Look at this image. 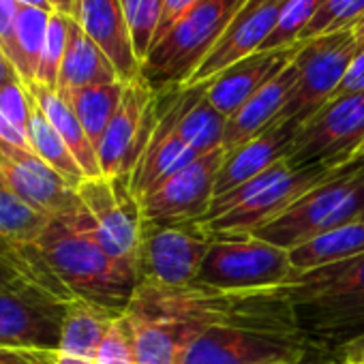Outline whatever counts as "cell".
<instances>
[{
    "label": "cell",
    "instance_id": "obj_1",
    "mask_svg": "<svg viewBox=\"0 0 364 364\" xmlns=\"http://www.w3.org/2000/svg\"><path fill=\"white\" fill-rule=\"evenodd\" d=\"M124 313L163 323L178 338L182 351L210 328H249L298 336L291 306L281 287L266 291H221L200 283L187 287L137 283Z\"/></svg>",
    "mask_w": 364,
    "mask_h": 364
},
{
    "label": "cell",
    "instance_id": "obj_2",
    "mask_svg": "<svg viewBox=\"0 0 364 364\" xmlns=\"http://www.w3.org/2000/svg\"><path fill=\"white\" fill-rule=\"evenodd\" d=\"M285 294L304 347L338 360H364V255L296 272Z\"/></svg>",
    "mask_w": 364,
    "mask_h": 364
},
{
    "label": "cell",
    "instance_id": "obj_3",
    "mask_svg": "<svg viewBox=\"0 0 364 364\" xmlns=\"http://www.w3.org/2000/svg\"><path fill=\"white\" fill-rule=\"evenodd\" d=\"M33 251L73 300H86L118 313H124L139 281L137 272L103 251L84 208L52 217Z\"/></svg>",
    "mask_w": 364,
    "mask_h": 364
},
{
    "label": "cell",
    "instance_id": "obj_4",
    "mask_svg": "<svg viewBox=\"0 0 364 364\" xmlns=\"http://www.w3.org/2000/svg\"><path fill=\"white\" fill-rule=\"evenodd\" d=\"M345 167L296 165L283 159L247 185L215 198L200 223H204L213 238L251 236Z\"/></svg>",
    "mask_w": 364,
    "mask_h": 364
},
{
    "label": "cell",
    "instance_id": "obj_5",
    "mask_svg": "<svg viewBox=\"0 0 364 364\" xmlns=\"http://www.w3.org/2000/svg\"><path fill=\"white\" fill-rule=\"evenodd\" d=\"M245 3L247 0H200L150 48L141 63L146 84L154 92L187 86Z\"/></svg>",
    "mask_w": 364,
    "mask_h": 364
},
{
    "label": "cell",
    "instance_id": "obj_6",
    "mask_svg": "<svg viewBox=\"0 0 364 364\" xmlns=\"http://www.w3.org/2000/svg\"><path fill=\"white\" fill-rule=\"evenodd\" d=\"M358 219H364V159L349 163L311 189L281 217L251 236L291 251L319 234Z\"/></svg>",
    "mask_w": 364,
    "mask_h": 364
},
{
    "label": "cell",
    "instance_id": "obj_7",
    "mask_svg": "<svg viewBox=\"0 0 364 364\" xmlns=\"http://www.w3.org/2000/svg\"><path fill=\"white\" fill-rule=\"evenodd\" d=\"M296 274L289 251L257 236L213 238L196 283L221 291L279 289Z\"/></svg>",
    "mask_w": 364,
    "mask_h": 364
},
{
    "label": "cell",
    "instance_id": "obj_8",
    "mask_svg": "<svg viewBox=\"0 0 364 364\" xmlns=\"http://www.w3.org/2000/svg\"><path fill=\"white\" fill-rule=\"evenodd\" d=\"M77 198L90 217L92 232L103 251L122 266L137 272L139 279L144 217L139 200L129 187V178H86L80 182Z\"/></svg>",
    "mask_w": 364,
    "mask_h": 364
},
{
    "label": "cell",
    "instance_id": "obj_9",
    "mask_svg": "<svg viewBox=\"0 0 364 364\" xmlns=\"http://www.w3.org/2000/svg\"><path fill=\"white\" fill-rule=\"evenodd\" d=\"M364 156V92L330 99L294 137L289 161L296 165L341 167Z\"/></svg>",
    "mask_w": 364,
    "mask_h": 364
},
{
    "label": "cell",
    "instance_id": "obj_10",
    "mask_svg": "<svg viewBox=\"0 0 364 364\" xmlns=\"http://www.w3.org/2000/svg\"><path fill=\"white\" fill-rule=\"evenodd\" d=\"M355 52L358 41L353 31L302 41L294 58L298 80L277 122H294L300 127L321 109L334 97Z\"/></svg>",
    "mask_w": 364,
    "mask_h": 364
},
{
    "label": "cell",
    "instance_id": "obj_11",
    "mask_svg": "<svg viewBox=\"0 0 364 364\" xmlns=\"http://www.w3.org/2000/svg\"><path fill=\"white\" fill-rule=\"evenodd\" d=\"M213 236L200 221L144 225L139 281L159 287H187L198 281Z\"/></svg>",
    "mask_w": 364,
    "mask_h": 364
},
{
    "label": "cell",
    "instance_id": "obj_12",
    "mask_svg": "<svg viewBox=\"0 0 364 364\" xmlns=\"http://www.w3.org/2000/svg\"><path fill=\"white\" fill-rule=\"evenodd\" d=\"M225 148L202 154L139 198L144 225H176L202 221L215 200L217 176Z\"/></svg>",
    "mask_w": 364,
    "mask_h": 364
},
{
    "label": "cell",
    "instance_id": "obj_13",
    "mask_svg": "<svg viewBox=\"0 0 364 364\" xmlns=\"http://www.w3.org/2000/svg\"><path fill=\"white\" fill-rule=\"evenodd\" d=\"M69 302L41 285L0 289V347L56 349Z\"/></svg>",
    "mask_w": 364,
    "mask_h": 364
},
{
    "label": "cell",
    "instance_id": "obj_14",
    "mask_svg": "<svg viewBox=\"0 0 364 364\" xmlns=\"http://www.w3.org/2000/svg\"><path fill=\"white\" fill-rule=\"evenodd\" d=\"M304 349V343L294 334L210 328L189 343L180 364H291Z\"/></svg>",
    "mask_w": 364,
    "mask_h": 364
},
{
    "label": "cell",
    "instance_id": "obj_15",
    "mask_svg": "<svg viewBox=\"0 0 364 364\" xmlns=\"http://www.w3.org/2000/svg\"><path fill=\"white\" fill-rule=\"evenodd\" d=\"M156 122V92L144 77L124 86L118 112L105 129L99 146V167L103 176L129 178Z\"/></svg>",
    "mask_w": 364,
    "mask_h": 364
},
{
    "label": "cell",
    "instance_id": "obj_16",
    "mask_svg": "<svg viewBox=\"0 0 364 364\" xmlns=\"http://www.w3.org/2000/svg\"><path fill=\"white\" fill-rule=\"evenodd\" d=\"M0 187L50 215H71L82 210L77 189L33 150H24L0 139Z\"/></svg>",
    "mask_w": 364,
    "mask_h": 364
},
{
    "label": "cell",
    "instance_id": "obj_17",
    "mask_svg": "<svg viewBox=\"0 0 364 364\" xmlns=\"http://www.w3.org/2000/svg\"><path fill=\"white\" fill-rule=\"evenodd\" d=\"M180 95L182 88L156 92V122L129 176V187L137 200L156 185H161L163 180L202 156L176 131Z\"/></svg>",
    "mask_w": 364,
    "mask_h": 364
},
{
    "label": "cell",
    "instance_id": "obj_18",
    "mask_svg": "<svg viewBox=\"0 0 364 364\" xmlns=\"http://www.w3.org/2000/svg\"><path fill=\"white\" fill-rule=\"evenodd\" d=\"M283 5L285 0H247L187 86L206 84L234 63L262 52L266 39L277 26Z\"/></svg>",
    "mask_w": 364,
    "mask_h": 364
},
{
    "label": "cell",
    "instance_id": "obj_19",
    "mask_svg": "<svg viewBox=\"0 0 364 364\" xmlns=\"http://www.w3.org/2000/svg\"><path fill=\"white\" fill-rule=\"evenodd\" d=\"M71 18L107 54L120 82L131 84L141 77V60L135 54L120 0H75Z\"/></svg>",
    "mask_w": 364,
    "mask_h": 364
},
{
    "label": "cell",
    "instance_id": "obj_20",
    "mask_svg": "<svg viewBox=\"0 0 364 364\" xmlns=\"http://www.w3.org/2000/svg\"><path fill=\"white\" fill-rule=\"evenodd\" d=\"M298 48L300 43L283 50H262L234 63L232 67H228L225 71H221L219 75H215L210 82L204 84L208 101L225 118H230L262 86H266L296 58Z\"/></svg>",
    "mask_w": 364,
    "mask_h": 364
},
{
    "label": "cell",
    "instance_id": "obj_21",
    "mask_svg": "<svg viewBox=\"0 0 364 364\" xmlns=\"http://www.w3.org/2000/svg\"><path fill=\"white\" fill-rule=\"evenodd\" d=\"M296 131L298 124L294 122H274L272 127L247 139L245 144L225 150V159L215 185V198H221L247 185V182H251L279 161L287 159L294 146Z\"/></svg>",
    "mask_w": 364,
    "mask_h": 364
},
{
    "label": "cell",
    "instance_id": "obj_22",
    "mask_svg": "<svg viewBox=\"0 0 364 364\" xmlns=\"http://www.w3.org/2000/svg\"><path fill=\"white\" fill-rule=\"evenodd\" d=\"M296 80H298V69L291 60L279 75H274L266 86H262L238 112H234L228 118L223 148L232 150L245 144L247 139L259 135L268 127H272L281 118L287 99L296 86Z\"/></svg>",
    "mask_w": 364,
    "mask_h": 364
},
{
    "label": "cell",
    "instance_id": "obj_23",
    "mask_svg": "<svg viewBox=\"0 0 364 364\" xmlns=\"http://www.w3.org/2000/svg\"><path fill=\"white\" fill-rule=\"evenodd\" d=\"M114 82H120L116 67L112 65L107 54L71 18L69 43H67L63 67H60L56 92L65 95L69 90L114 84Z\"/></svg>",
    "mask_w": 364,
    "mask_h": 364
},
{
    "label": "cell",
    "instance_id": "obj_24",
    "mask_svg": "<svg viewBox=\"0 0 364 364\" xmlns=\"http://www.w3.org/2000/svg\"><path fill=\"white\" fill-rule=\"evenodd\" d=\"M228 118L208 101L206 86H182L176 131L198 154L223 148Z\"/></svg>",
    "mask_w": 364,
    "mask_h": 364
},
{
    "label": "cell",
    "instance_id": "obj_25",
    "mask_svg": "<svg viewBox=\"0 0 364 364\" xmlns=\"http://www.w3.org/2000/svg\"><path fill=\"white\" fill-rule=\"evenodd\" d=\"M118 315V311L86 300H71L63 319L56 353L73 360H95L109 323Z\"/></svg>",
    "mask_w": 364,
    "mask_h": 364
},
{
    "label": "cell",
    "instance_id": "obj_26",
    "mask_svg": "<svg viewBox=\"0 0 364 364\" xmlns=\"http://www.w3.org/2000/svg\"><path fill=\"white\" fill-rule=\"evenodd\" d=\"M28 90H31L35 103L39 105V109L46 114V118L52 122V127L58 131V135L63 137V141L73 152L75 161L80 163V167L84 171V178L103 176L101 173V167H99L97 148L88 139L84 127L80 124V120L73 114L71 105L67 103V99L60 97L56 90L46 88L41 84H33V86H28Z\"/></svg>",
    "mask_w": 364,
    "mask_h": 364
},
{
    "label": "cell",
    "instance_id": "obj_27",
    "mask_svg": "<svg viewBox=\"0 0 364 364\" xmlns=\"http://www.w3.org/2000/svg\"><path fill=\"white\" fill-rule=\"evenodd\" d=\"M364 255V219L334 228L289 251L296 272H309Z\"/></svg>",
    "mask_w": 364,
    "mask_h": 364
},
{
    "label": "cell",
    "instance_id": "obj_28",
    "mask_svg": "<svg viewBox=\"0 0 364 364\" xmlns=\"http://www.w3.org/2000/svg\"><path fill=\"white\" fill-rule=\"evenodd\" d=\"M52 14L54 11H50V9L20 7L9 46L5 48L9 63L14 65L18 77L26 86H33L37 82L39 60H41V52H43Z\"/></svg>",
    "mask_w": 364,
    "mask_h": 364
},
{
    "label": "cell",
    "instance_id": "obj_29",
    "mask_svg": "<svg viewBox=\"0 0 364 364\" xmlns=\"http://www.w3.org/2000/svg\"><path fill=\"white\" fill-rule=\"evenodd\" d=\"M124 82L114 84H101V86H86L77 90H69L60 97L67 99L73 114L77 116L80 124L84 127L88 139L97 148L105 129L109 127L114 114L120 107L122 95H124Z\"/></svg>",
    "mask_w": 364,
    "mask_h": 364
},
{
    "label": "cell",
    "instance_id": "obj_30",
    "mask_svg": "<svg viewBox=\"0 0 364 364\" xmlns=\"http://www.w3.org/2000/svg\"><path fill=\"white\" fill-rule=\"evenodd\" d=\"M52 217L28 206L14 193L0 187V249H28L33 247Z\"/></svg>",
    "mask_w": 364,
    "mask_h": 364
},
{
    "label": "cell",
    "instance_id": "obj_31",
    "mask_svg": "<svg viewBox=\"0 0 364 364\" xmlns=\"http://www.w3.org/2000/svg\"><path fill=\"white\" fill-rule=\"evenodd\" d=\"M26 137H28L31 150L37 156H41L50 167H54L69 182V185H73L77 189L80 182L86 180L80 163L73 156V152L63 141V137L58 135V131L52 127V122L46 118V114L39 109L37 103L33 107V116H31V124H28Z\"/></svg>",
    "mask_w": 364,
    "mask_h": 364
},
{
    "label": "cell",
    "instance_id": "obj_32",
    "mask_svg": "<svg viewBox=\"0 0 364 364\" xmlns=\"http://www.w3.org/2000/svg\"><path fill=\"white\" fill-rule=\"evenodd\" d=\"M135 345V362L137 364H180L182 347L178 338L159 321L124 313Z\"/></svg>",
    "mask_w": 364,
    "mask_h": 364
},
{
    "label": "cell",
    "instance_id": "obj_33",
    "mask_svg": "<svg viewBox=\"0 0 364 364\" xmlns=\"http://www.w3.org/2000/svg\"><path fill=\"white\" fill-rule=\"evenodd\" d=\"M22 285H41L63 296L65 300H73L43 268L33 247L28 249H0V289L22 287Z\"/></svg>",
    "mask_w": 364,
    "mask_h": 364
},
{
    "label": "cell",
    "instance_id": "obj_34",
    "mask_svg": "<svg viewBox=\"0 0 364 364\" xmlns=\"http://www.w3.org/2000/svg\"><path fill=\"white\" fill-rule=\"evenodd\" d=\"M323 3L326 0H285L277 26L262 50H283L298 46L306 26L313 22Z\"/></svg>",
    "mask_w": 364,
    "mask_h": 364
},
{
    "label": "cell",
    "instance_id": "obj_35",
    "mask_svg": "<svg viewBox=\"0 0 364 364\" xmlns=\"http://www.w3.org/2000/svg\"><path fill=\"white\" fill-rule=\"evenodd\" d=\"M129 33L133 39V48L137 58L144 63L150 48L154 46L161 11H163V0H120Z\"/></svg>",
    "mask_w": 364,
    "mask_h": 364
},
{
    "label": "cell",
    "instance_id": "obj_36",
    "mask_svg": "<svg viewBox=\"0 0 364 364\" xmlns=\"http://www.w3.org/2000/svg\"><path fill=\"white\" fill-rule=\"evenodd\" d=\"M364 20V0H326L313 22L306 26L302 41L317 39L332 33L353 31Z\"/></svg>",
    "mask_w": 364,
    "mask_h": 364
},
{
    "label": "cell",
    "instance_id": "obj_37",
    "mask_svg": "<svg viewBox=\"0 0 364 364\" xmlns=\"http://www.w3.org/2000/svg\"><path fill=\"white\" fill-rule=\"evenodd\" d=\"M69 26H71L69 16L52 14L35 84H41L46 88L56 90L60 67H63V60H65V52H67V43H69Z\"/></svg>",
    "mask_w": 364,
    "mask_h": 364
},
{
    "label": "cell",
    "instance_id": "obj_38",
    "mask_svg": "<svg viewBox=\"0 0 364 364\" xmlns=\"http://www.w3.org/2000/svg\"><path fill=\"white\" fill-rule=\"evenodd\" d=\"M95 364H137L133 330H131V323L124 313H120L109 323V328L97 349Z\"/></svg>",
    "mask_w": 364,
    "mask_h": 364
},
{
    "label": "cell",
    "instance_id": "obj_39",
    "mask_svg": "<svg viewBox=\"0 0 364 364\" xmlns=\"http://www.w3.org/2000/svg\"><path fill=\"white\" fill-rule=\"evenodd\" d=\"M33 107H35V99L28 90V86L20 77L0 84V112H3L7 116V120L16 129H20L24 135L28 133Z\"/></svg>",
    "mask_w": 364,
    "mask_h": 364
},
{
    "label": "cell",
    "instance_id": "obj_40",
    "mask_svg": "<svg viewBox=\"0 0 364 364\" xmlns=\"http://www.w3.org/2000/svg\"><path fill=\"white\" fill-rule=\"evenodd\" d=\"M0 364H56V349L0 347Z\"/></svg>",
    "mask_w": 364,
    "mask_h": 364
},
{
    "label": "cell",
    "instance_id": "obj_41",
    "mask_svg": "<svg viewBox=\"0 0 364 364\" xmlns=\"http://www.w3.org/2000/svg\"><path fill=\"white\" fill-rule=\"evenodd\" d=\"M364 92V43H358V52L353 56V60L349 63V69L343 77V82L338 84L336 92L332 99L338 97H349V95H362Z\"/></svg>",
    "mask_w": 364,
    "mask_h": 364
},
{
    "label": "cell",
    "instance_id": "obj_42",
    "mask_svg": "<svg viewBox=\"0 0 364 364\" xmlns=\"http://www.w3.org/2000/svg\"><path fill=\"white\" fill-rule=\"evenodd\" d=\"M198 3H200V0H163V11H161V22H159V31H156L154 43L163 35H167L173 28V24L185 18Z\"/></svg>",
    "mask_w": 364,
    "mask_h": 364
},
{
    "label": "cell",
    "instance_id": "obj_43",
    "mask_svg": "<svg viewBox=\"0 0 364 364\" xmlns=\"http://www.w3.org/2000/svg\"><path fill=\"white\" fill-rule=\"evenodd\" d=\"M20 7L22 5H18L16 0H0V48H3V52L9 46Z\"/></svg>",
    "mask_w": 364,
    "mask_h": 364
},
{
    "label": "cell",
    "instance_id": "obj_44",
    "mask_svg": "<svg viewBox=\"0 0 364 364\" xmlns=\"http://www.w3.org/2000/svg\"><path fill=\"white\" fill-rule=\"evenodd\" d=\"M0 139L7 141V144H11V146L31 150V144H28L26 135H24L20 129H16V127L7 120V116H5L3 112H0Z\"/></svg>",
    "mask_w": 364,
    "mask_h": 364
},
{
    "label": "cell",
    "instance_id": "obj_45",
    "mask_svg": "<svg viewBox=\"0 0 364 364\" xmlns=\"http://www.w3.org/2000/svg\"><path fill=\"white\" fill-rule=\"evenodd\" d=\"M291 364H343V360L326 353V351H319V349H313V347H306L302 351V355L298 360H294Z\"/></svg>",
    "mask_w": 364,
    "mask_h": 364
},
{
    "label": "cell",
    "instance_id": "obj_46",
    "mask_svg": "<svg viewBox=\"0 0 364 364\" xmlns=\"http://www.w3.org/2000/svg\"><path fill=\"white\" fill-rule=\"evenodd\" d=\"M50 7L54 14H63V16H73V9H75V0H48Z\"/></svg>",
    "mask_w": 364,
    "mask_h": 364
},
{
    "label": "cell",
    "instance_id": "obj_47",
    "mask_svg": "<svg viewBox=\"0 0 364 364\" xmlns=\"http://www.w3.org/2000/svg\"><path fill=\"white\" fill-rule=\"evenodd\" d=\"M16 3L22 5V7H39V9H50L52 11L48 0H16Z\"/></svg>",
    "mask_w": 364,
    "mask_h": 364
},
{
    "label": "cell",
    "instance_id": "obj_48",
    "mask_svg": "<svg viewBox=\"0 0 364 364\" xmlns=\"http://www.w3.org/2000/svg\"><path fill=\"white\" fill-rule=\"evenodd\" d=\"M353 35H355V41L362 46V43H364V20H362V22H360V24L353 28Z\"/></svg>",
    "mask_w": 364,
    "mask_h": 364
},
{
    "label": "cell",
    "instance_id": "obj_49",
    "mask_svg": "<svg viewBox=\"0 0 364 364\" xmlns=\"http://www.w3.org/2000/svg\"><path fill=\"white\" fill-rule=\"evenodd\" d=\"M343 364H364V360H345Z\"/></svg>",
    "mask_w": 364,
    "mask_h": 364
},
{
    "label": "cell",
    "instance_id": "obj_50",
    "mask_svg": "<svg viewBox=\"0 0 364 364\" xmlns=\"http://www.w3.org/2000/svg\"><path fill=\"white\" fill-rule=\"evenodd\" d=\"M362 159H364V156H362Z\"/></svg>",
    "mask_w": 364,
    "mask_h": 364
}]
</instances>
